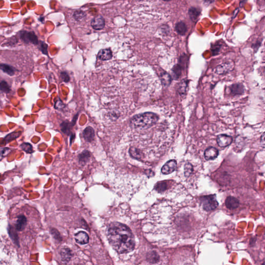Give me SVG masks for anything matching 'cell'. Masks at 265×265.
<instances>
[{
    "label": "cell",
    "instance_id": "cell-1",
    "mask_svg": "<svg viewBox=\"0 0 265 265\" xmlns=\"http://www.w3.org/2000/svg\"><path fill=\"white\" fill-rule=\"evenodd\" d=\"M109 242L119 254L131 252L135 247V238L128 227L121 223H111L107 231Z\"/></svg>",
    "mask_w": 265,
    "mask_h": 265
},
{
    "label": "cell",
    "instance_id": "cell-2",
    "mask_svg": "<svg viewBox=\"0 0 265 265\" xmlns=\"http://www.w3.org/2000/svg\"><path fill=\"white\" fill-rule=\"evenodd\" d=\"M158 120L159 116L157 114L147 112L133 116L130 120V125L133 128H147L157 123Z\"/></svg>",
    "mask_w": 265,
    "mask_h": 265
},
{
    "label": "cell",
    "instance_id": "cell-3",
    "mask_svg": "<svg viewBox=\"0 0 265 265\" xmlns=\"http://www.w3.org/2000/svg\"><path fill=\"white\" fill-rule=\"evenodd\" d=\"M200 202L204 210L211 211L216 209L219 205L215 195H209L202 197Z\"/></svg>",
    "mask_w": 265,
    "mask_h": 265
},
{
    "label": "cell",
    "instance_id": "cell-4",
    "mask_svg": "<svg viewBox=\"0 0 265 265\" xmlns=\"http://www.w3.org/2000/svg\"><path fill=\"white\" fill-rule=\"evenodd\" d=\"M20 38L26 43H31V44L37 45L38 44V40L37 37L33 32H28L26 31H21L20 33Z\"/></svg>",
    "mask_w": 265,
    "mask_h": 265
},
{
    "label": "cell",
    "instance_id": "cell-5",
    "mask_svg": "<svg viewBox=\"0 0 265 265\" xmlns=\"http://www.w3.org/2000/svg\"><path fill=\"white\" fill-rule=\"evenodd\" d=\"M177 167V162L175 160H171L164 164L161 169V172L164 175H169L175 170Z\"/></svg>",
    "mask_w": 265,
    "mask_h": 265
},
{
    "label": "cell",
    "instance_id": "cell-6",
    "mask_svg": "<svg viewBox=\"0 0 265 265\" xmlns=\"http://www.w3.org/2000/svg\"><path fill=\"white\" fill-rule=\"evenodd\" d=\"M217 145L222 148L228 147L233 141V138L230 136L225 134H221L217 136L216 138Z\"/></svg>",
    "mask_w": 265,
    "mask_h": 265
},
{
    "label": "cell",
    "instance_id": "cell-7",
    "mask_svg": "<svg viewBox=\"0 0 265 265\" xmlns=\"http://www.w3.org/2000/svg\"><path fill=\"white\" fill-rule=\"evenodd\" d=\"M234 68V64L233 62H227L219 65L216 69L218 74L222 75L229 72Z\"/></svg>",
    "mask_w": 265,
    "mask_h": 265
},
{
    "label": "cell",
    "instance_id": "cell-8",
    "mask_svg": "<svg viewBox=\"0 0 265 265\" xmlns=\"http://www.w3.org/2000/svg\"><path fill=\"white\" fill-rule=\"evenodd\" d=\"M219 155V151L214 147H210L205 151L204 157L206 160H214Z\"/></svg>",
    "mask_w": 265,
    "mask_h": 265
},
{
    "label": "cell",
    "instance_id": "cell-9",
    "mask_svg": "<svg viewBox=\"0 0 265 265\" xmlns=\"http://www.w3.org/2000/svg\"><path fill=\"white\" fill-rule=\"evenodd\" d=\"M27 224V219L24 215H19L16 222L15 229L18 231H22L25 229Z\"/></svg>",
    "mask_w": 265,
    "mask_h": 265
},
{
    "label": "cell",
    "instance_id": "cell-10",
    "mask_svg": "<svg viewBox=\"0 0 265 265\" xmlns=\"http://www.w3.org/2000/svg\"><path fill=\"white\" fill-rule=\"evenodd\" d=\"M105 20L101 16H98L94 18L91 22L92 27L96 30L103 29L105 27Z\"/></svg>",
    "mask_w": 265,
    "mask_h": 265
},
{
    "label": "cell",
    "instance_id": "cell-11",
    "mask_svg": "<svg viewBox=\"0 0 265 265\" xmlns=\"http://www.w3.org/2000/svg\"><path fill=\"white\" fill-rule=\"evenodd\" d=\"M225 205L228 209L234 210L238 207L239 206V202L234 197L228 196L225 201Z\"/></svg>",
    "mask_w": 265,
    "mask_h": 265
},
{
    "label": "cell",
    "instance_id": "cell-12",
    "mask_svg": "<svg viewBox=\"0 0 265 265\" xmlns=\"http://www.w3.org/2000/svg\"><path fill=\"white\" fill-rule=\"evenodd\" d=\"M97 57L102 61L109 60L113 57V52L110 49H102L98 53Z\"/></svg>",
    "mask_w": 265,
    "mask_h": 265
},
{
    "label": "cell",
    "instance_id": "cell-13",
    "mask_svg": "<svg viewBox=\"0 0 265 265\" xmlns=\"http://www.w3.org/2000/svg\"><path fill=\"white\" fill-rule=\"evenodd\" d=\"M83 137L84 140L88 142L93 141L95 137V132L93 128L91 126L87 127L83 132Z\"/></svg>",
    "mask_w": 265,
    "mask_h": 265
},
{
    "label": "cell",
    "instance_id": "cell-14",
    "mask_svg": "<svg viewBox=\"0 0 265 265\" xmlns=\"http://www.w3.org/2000/svg\"><path fill=\"white\" fill-rule=\"evenodd\" d=\"M75 239L76 241L80 244H87L89 240L88 234L84 231H80L76 234L75 236Z\"/></svg>",
    "mask_w": 265,
    "mask_h": 265
},
{
    "label": "cell",
    "instance_id": "cell-15",
    "mask_svg": "<svg viewBox=\"0 0 265 265\" xmlns=\"http://www.w3.org/2000/svg\"><path fill=\"white\" fill-rule=\"evenodd\" d=\"M0 69L10 76H13L15 74V69L6 64H0Z\"/></svg>",
    "mask_w": 265,
    "mask_h": 265
},
{
    "label": "cell",
    "instance_id": "cell-16",
    "mask_svg": "<svg viewBox=\"0 0 265 265\" xmlns=\"http://www.w3.org/2000/svg\"><path fill=\"white\" fill-rule=\"evenodd\" d=\"M244 86L240 84H233L231 87V93L234 95H239L244 93Z\"/></svg>",
    "mask_w": 265,
    "mask_h": 265
},
{
    "label": "cell",
    "instance_id": "cell-17",
    "mask_svg": "<svg viewBox=\"0 0 265 265\" xmlns=\"http://www.w3.org/2000/svg\"><path fill=\"white\" fill-rule=\"evenodd\" d=\"M16 231L17 230L15 229V228H13V227H12L10 225H9L8 233H9L10 237L11 238L13 242L16 245L19 246V238L18 236L17 233H16Z\"/></svg>",
    "mask_w": 265,
    "mask_h": 265
},
{
    "label": "cell",
    "instance_id": "cell-18",
    "mask_svg": "<svg viewBox=\"0 0 265 265\" xmlns=\"http://www.w3.org/2000/svg\"><path fill=\"white\" fill-rule=\"evenodd\" d=\"M160 77L163 85L167 87L171 84L172 81V77L167 72H163L160 75Z\"/></svg>",
    "mask_w": 265,
    "mask_h": 265
},
{
    "label": "cell",
    "instance_id": "cell-19",
    "mask_svg": "<svg viewBox=\"0 0 265 265\" xmlns=\"http://www.w3.org/2000/svg\"><path fill=\"white\" fill-rule=\"evenodd\" d=\"M130 155L132 158H135L136 160H140L142 158L143 154L141 151L136 148H131L130 149Z\"/></svg>",
    "mask_w": 265,
    "mask_h": 265
},
{
    "label": "cell",
    "instance_id": "cell-20",
    "mask_svg": "<svg viewBox=\"0 0 265 265\" xmlns=\"http://www.w3.org/2000/svg\"><path fill=\"white\" fill-rule=\"evenodd\" d=\"M188 80H183L180 83L178 87V92L180 94L183 95L185 94L187 92V88L188 86Z\"/></svg>",
    "mask_w": 265,
    "mask_h": 265
},
{
    "label": "cell",
    "instance_id": "cell-21",
    "mask_svg": "<svg viewBox=\"0 0 265 265\" xmlns=\"http://www.w3.org/2000/svg\"><path fill=\"white\" fill-rule=\"evenodd\" d=\"M72 125H73L72 123L70 124L67 122H63L61 124V130L64 133L69 134L70 133L71 128Z\"/></svg>",
    "mask_w": 265,
    "mask_h": 265
},
{
    "label": "cell",
    "instance_id": "cell-22",
    "mask_svg": "<svg viewBox=\"0 0 265 265\" xmlns=\"http://www.w3.org/2000/svg\"><path fill=\"white\" fill-rule=\"evenodd\" d=\"M62 259L64 261H68L70 260L71 258V252L68 249H63L61 253Z\"/></svg>",
    "mask_w": 265,
    "mask_h": 265
},
{
    "label": "cell",
    "instance_id": "cell-23",
    "mask_svg": "<svg viewBox=\"0 0 265 265\" xmlns=\"http://www.w3.org/2000/svg\"><path fill=\"white\" fill-rule=\"evenodd\" d=\"M181 74V67L179 65H176L172 69V75L174 78L178 79Z\"/></svg>",
    "mask_w": 265,
    "mask_h": 265
},
{
    "label": "cell",
    "instance_id": "cell-24",
    "mask_svg": "<svg viewBox=\"0 0 265 265\" xmlns=\"http://www.w3.org/2000/svg\"><path fill=\"white\" fill-rule=\"evenodd\" d=\"M0 90L6 93H9L11 91L10 86L5 81L0 82Z\"/></svg>",
    "mask_w": 265,
    "mask_h": 265
},
{
    "label": "cell",
    "instance_id": "cell-25",
    "mask_svg": "<svg viewBox=\"0 0 265 265\" xmlns=\"http://www.w3.org/2000/svg\"><path fill=\"white\" fill-rule=\"evenodd\" d=\"M20 147L24 151L28 153H32L33 152L32 146L30 143H25L21 144Z\"/></svg>",
    "mask_w": 265,
    "mask_h": 265
},
{
    "label": "cell",
    "instance_id": "cell-26",
    "mask_svg": "<svg viewBox=\"0 0 265 265\" xmlns=\"http://www.w3.org/2000/svg\"><path fill=\"white\" fill-rule=\"evenodd\" d=\"M189 14L191 20L195 21L199 16V11L196 8H191L189 11Z\"/></svg>",
    "mask_w": 265,
    "mask_h": 265
},
{
    "label": "cell",
    "instance_id": "cell-27",
    "mask_svg": "<svg viewBox=\"0 0 265 265\" xmlns=\"http://www.w3.org/2000/svg\"><path fill=\"white\" fill-rule=\"evenodd\" d=\"M148 258L149 261V262H150L151 263L154 264L158 261L159 256L156 253L152 252L151 253L149 254Z\"/></svg>",
    "mask_w": 265,
    "mask_h": 265
},
{
    "label": "cell",
    "instance_id": "cell-28",
    "mask_svg": "<svg viewBox=\"0 0 265 265\" xmlns=\"http://www.w3.org/2000/svg\"><path fill=\"white\" fill-rule=\"evenodd\" d=\"M166 187L167 185L165 182H159L156 184L155 188L158 192H162L166 190Z\"/></svg>",
    "mask_w": 265,
    "mask_h": 265
},
{
    "label": "cell",
    "instance_id": "cell-29",
    "mask_svg": "<svg viewBox=\"0 0 265 265\" xmlns=\"http://www.w3.org/2000/svg\"><path fill=\"white\" fill-rule=\"evenodd\" d=\"M40 50L43 54H47V45L45 43L42 42L40 44Z\"/></svg>",
    "mask_w": 265,
    "mask_h": 265
},
{
    "label": "cell",
    "instance_id": "cell-30",
    "mask_svg": "<svg viewBox=\"0 0 265 265\" xmlns=\"http://www.w3.org/2000/svg\"><path fill=\"white\" fill-rule=\"evenodd\" d=\"M19 133H20V132H17V133H15V132H14V133H13V138H16L18 137L19 136H20V135H17V134H18ZM10 136H12V135H11V134H9V135L6 137V138H5L7 142L8 141H10V140H12V137H11Z\"/></svg>",
    "mask_w": 265,
    "mask_h": 265
},
{
    "label": "cell",
    "instance_id": "cell-31",
    "mask_svg": "<svg viewBox=\"0 0 265 265\" xmlns=\"http://www.w3.org/2000/svg\"><path fill=\"white\" fill-rule=\"evenodd\" d=\"M61 78H62L63 81L65 82H68L69 81V75L67 74L66 72H62L61 73Z\"/></svg>",
    "mask_w": 265,
    "mask_h": 265
},
{
    "label": "cell",
    "instance_id": "cell-32",
    "mask_svg": "<svg viewBox=\"0 0 265 265\" xmlns=\"http://www.w3.org/2000/svg\"><path fill=\"white\" fill-rule=\"evenodd\" d=\"M165 1H171V0H164Z\"/></svg>",
    "mask_w": 265,
    "mask_h": 265
}]
</instances>
